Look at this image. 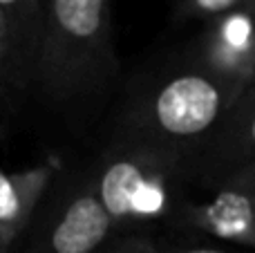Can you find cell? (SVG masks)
<instances>
[{"instance_id":"cell-1","label":"cell","mask_w":255,"mask_h":253,"mask_svg":"<svg viewBox=\"0 0 255 253\" xmlns=\"http://www.w3.org/2000/svg\"><path fill=\"white\" fill-rule=\"evenodd\" d=\"M119 61L112 45L110 0H45L34 85L52 101L106 88Z\"/></svg>"},{"instance_id":"cell-2","label":"cell","mask_w":255,"mask_h":253,"mask_svg":"<svg viewBox=\"0 0 255 253\" xmlns=\"http://www.w3.org/2000/svg\"><path fill=\"white\" fill-rule=\"evenodd\" d=\"M90 177L115 229L157 222L175 215L184 152L121 137L90 170Z\"/></svg>"},{"instance_id":"cell-3","label":"cell","mask_w":255,"mask_h":253,"mask_svg":"<svg viewBox=\"0 0 255 253\" xmlns=\"http://www.w3.org/2000/svg\"><path fill=\"white\" fill-rule=\"evenodd\" d=\"M242 94L244 90L197 65L145 94L128 112L121 137L186 152L233 110Z\"/></svg>"},{"instance_id":"cell-4","label":"cell","mask_w":255,"mask_h":253,"mask_svg":"<svg viewBox=\"0 0 255 253\" xmlns=\"http://www.w3.org/2000/svg\"><path fill=\"white\" fill-rule=\"evenodd\" d=\"M115 231L88 173L54 206L25 253H103Z\"/></svg>"},{"instance_id":"cell-5","label":"cell","mask_w":255,"mask_h":253,"mask_svg":"<svg viewBox=\"0 0 255 253\" xmlns=\"http://www.w3.org/2000/svg\"><path fill=\"white\" fill-rule=\"evenodd\" d=\"M199 67L247 92L255 79V11H231L208 20Z\"/></svg>"},{"instance_id":"cell-6","label":"cell","mask_w":255,"mask_h":253,"mask_svg":"<svg viewBox=\"0 0 255 253\" xmlns=\"http://www.w3.org/2000/svg\"><path fill=\"white\" fill-rule=\"evenodd\" d=\"M61 166L47 159L31 168L4 173L0 170V253H11L27 231Z\"/></svg>"},{"instance_id":"cell-7","label":"cell","mask_w":255,"mask_h":253,"mask_svg":"<svg viewBox=\"0 0 255 253\" xmlns=\"http://www.w3.org/2000/svg\"><path fill=\"white\" fill-rule=\"evenodd\" d=\"M177 215L215 238L255 247V193L251 191L222 186L208 202L186 204Z\"/></svg>"},{"instance_id":"cell-8","label":"cell","mask_w":255,"mask_h":253,"mask_svg":"<svg viewBox=\"0 0 255 253\" xmlns=\"http://www.w3.org/2000/svg\"><path fill=\"white\" fill-rule=\"evenodd\" d=\"M0 13L13 40L20 81L25 90H29L36 79V63L43 38L45 0H0Z\"/></svg>"},{"instance_id":"cell-9","label":"cell","mask_w":255,"mask_h":253,"mask_svg":"<svg viewBox=\"0 0 255 253\" xmlns=\"http://www.w3.org/2000/svg\"><path fill=\"white\" fill-rule=\"evenodd\" d=\"M22 92H25V85H22L20 72H18L13 40L7 22L0 13V101L13 103Z\"/></svg>"},{"instance_id":"cell-10","label":"cell","mask_w":255,"mask_h":253,"mask_svg":"<svg viewBox=\"0 0 255 253\" xmlns=\"http://www.w3.org/2000/svg\"><path fill=\"white\" fill-rule=\"evenodd\" d=\"M255 11V0H177V18H204L213 20L217 16H224L231 11Z\"/></svg>"},{"instance_id":"cell-11","label":"cell","mask_w":255,"mask_h":253,"mask_svg":"<svg viewBox=\"0 0 255 253\" xmlns=\"http://www.w3.org/2000/svg\"><path fill=\"white\" fill-rule=\"evenodd\" d=\"M103 253H166V249L154 245L150 238L128 236V238H121V240L112 242V245H108Z\"/></svg>"},{"instance_id":"cell-12","label":"cell","mask_w":255,"mask_h":253,"mask_svg":"<svg viewBox=\"0 0 255 253\" xmlns=\"http://www.w3.org/2000/svg\"><path fill=\"white\" fill-rule=\"evenodd\" d=\"M233 137H235V141L240 139V146L253 148L255 150V108H249L242 115V119L233 128Z\"/></svg>"},{"instance_id":"cell-13","label":"cell","mask_w":255,"mask_h":253,"mask_svg":"<svg viewBox=\"0 0 255 253\" xmlns=\"http://www.w3.org/2000/svg\"><path fill=\"white\" fill-rule=\"evenodd\" d=\"M224 186H235V188H244V191L255 193V161H249V164L240 166L238 170L226 177Z\"/></svg>"},{"instance_id":"cell-14","label":"cell","mask_w":255,"mask_h":253,"mask_svg":"<svg viewBox=\"0 0 255 253\" xmlns=\"http://www.w3.org/2000/svg\"><path fill=\"white\" fill-rule=\"evenodd\" d=\"M166 253H229V251L211 249V247H188V249H166Z\"/></svg>"}]
</instances>
